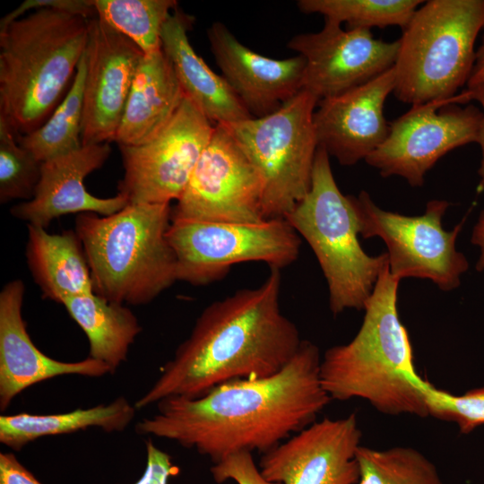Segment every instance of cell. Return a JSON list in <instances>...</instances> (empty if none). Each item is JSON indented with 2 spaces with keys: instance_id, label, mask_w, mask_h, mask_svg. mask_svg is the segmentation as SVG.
<instances>
[{
  "instance_id": "cell-1",
  "label": "cell",
  "mask_w": 484,
  "mask_h": 484,
  "mask_svg": "<svg viewBox=\"0 0 484 484\" xmlns=\"http://www.w3.org/2000/svg\"><path fill=\"white\" fill-rule=\"evenodd\" d=\"M321 359L318 347L303 340L280 372L226 382L195 399H163L135 431L194 448L213 463L238 452L264 454L315 422L329 404Z\"/></svg>"
},
{
  "instance_id": "cell-2",
  "label": "cell",
  "mask_w": 484,
  "mask_h": 484,
  "mask_svg": "<svg viewBox=\"0 0 484 484\" xmlns=\"http://www.w3.org/2000/svg\"><path fill=\"white\" fill-rule=\"evenodd\" d=\"M281 270L272 268L258 287L208 305L135 409L174 396L195 399L226 382L280 372L303 341L281 309Z\"/></svg>"
},
{
  "instance_id": "cell-3",
  "label": "cell",
  "mask_w": 484,
  "mask_h": 484,
  "mask_svg": "<svg viewBox=\"0 0 484 484\" xmlns=\"http://www.w3.org/2000/svg\"><path fill=\"white\" fill-rule=\"evenodd\" d=\"M400 280L385 266L364 307L362 324L351 341L323 355L321 384L331 400L362 399L389 416L428 417L409 333L397 298Z\"/></svg>"
},
{
  "instance_id": "cell-4",
  "label": "cell",
  "mask_w": 484,
  "mask_h": 484,
  "mask_svg": "<svg viewBox=\"0 0 484 484\" xmlns=\"http://www.w3.org/2000/svg\"><path fill=\"white\" fill-rule=\"evenodd\" d=\"M89 32L90 19L52 8L0 30V118L17 137L43 125L60 104Z\"/></svg>"
},
{
  "instance_id": "cell-5",
  "label": "cell",
  "mask_w": 484,
  "mask_h": 484,
  "mask_svg": "<svg viewBox=\"0 0 484 484\" xmlns=\"http://www.w3.org/2000/svg\"><path fill=\"white\" fill-rule=\"evenodd\" d=\"M171 212L170 203H129L108 216H76L73 230L97 296L145 305L177 281L176 255L167 238Z\"/></svg>"
},
{
  "instance_id": "cell-6",
  "label": "cell",
  "mask_w": 484,
  "mask_h": 484,
  "mask_svg": "<svg viewBox=\"0 0 484 484\" xmlns=\"http://www.w3.org/2000/svg\"><path fill=\"white\" fill-rule=\"evenodd\" d=\"M314 252L326 280L329 307L337 315L363 310L381 272L386 253L372 256L362 248L359 224L350 195L334 179L330 156L318 146L311 186L285 218Z\"/></svg>"
},
{
  "instance_id": "cell-7",
  "label": "cell",
  "mask_w": 484,
  "mask_h": 484,
  "mask_svg": "<svg viewBox=\"0 0 484 484\" xmlns=\"http://www.w3.org/2000/svg\"><path fill=\"white\" fill-rule=\"evenodd\" d=\"M484 29V0H429L398 39L395 97L420 105L451 99L467 84Z\"/></svg>"
},
{
  "instance_id": "cell-8",
  "label": "cell",
  "mask_w": 484,
  "mask_h": 484,
  "mask_svg": "<svg viewBox=\"0 0 484 484\" xmlns=\"http://www.w3.org/2000/svg\"><path fill=\"white\" fill-rule=\"evenodd\" d=\"M318 102L302 90L269 115L224 125L260 176L264 220L285 219L310 189Z\"/></svg>"
},
{
  "instance_id": "cell-9",
  "label": "cell",
  "mask_w": 484,
  "mask_h": 484,
  "mask_svg": "<svg viewBox=\"0 0 484 484\" xmlns=\"http://www.w3.org/2000/svg\"><path fill=\"white\" fill-rule=\"evenodd\" d=\"M167 238L177 260V281L194 286L215 282L240 263L262 262L282 269L299 256L301 238L284 218L258 222L171 219Z\"/></svg>"
},
{
  "instance_id": "cell-10",
  "label": "cell",
  "mask_w": 484,
  "mask_h": 484,
  "mask_svg": "<svg viewBox=\"0 0 484 484\" xmlns=\"http://www.w3.org/2000/svg\"><path fill=\"white\" fill-rule=\"evenodd\" d=\"M363 238H380L387 247L390 273L396 279L419 278L450 291L461 284L469 269L466 256L456 249V239L465 221L445 230L442 219L450 203L431 200L426 211L408 216L378 207L366 191L350 195Z\"/></svg>"
},
{
  "instance_id": "cell-11",
  "label": "cell",
  "mask_w": 484,
  "mask_h": 484,
  "mask_svg": "<svg viewBox=\"0 0 484 484\" xmlns=\"http://www.w3.org/2000/svg\"><path fill=\"white\" fill-rule=\"evenodd\" d=\"M467 89L456 96L414 105L389 124L383 143L366 162L385 177L398 176L410 186H423L425 176L446 153L476 143L482 112Z\"/></svg>"
},
{
  "instance_id": "cell-12",
  "label": "cell",
  "mask_w": 484,
  "mask_h": 484,
  "mask_svg": "<svg viewBox=\"0 0 484 484\" xmlns=\"http://www.w3.org/2000/svg\"><path fill=\"white\" fill-rule=\"evenodd\" d=\"M214 125L186 96L169 121L139 145H119L124 175L118 194L129 203L178 200Z\"/></svg>"
},
{
  "instance_id": "cell-13",
  "label": "cell",
  "mask_w": 484,
  "mask_h": 484,
  "mask_svg": "<svg viewBox=\"0 0 484 484\" xmlns=\"http://www.w3.org/2000/svg\"><path fill=\"white\" fill-rule=\"evenodd\" d=\"M262 197L257 170L227 127L218 124L171 219L258 222L264 220Z\"/></svg>"
},
{
  "instance_id": "cell-14",
  "label": "cell",
  "mask_w": 484,
  "mask_h": 484,
  "mask_svg": "<svg viewBox=\"0 0 484 484\" xmlns=\"http://www.w3.org/2000/svg\"><path fill=\"white\" fill-rule=\"evenodd\" d=\"M288 48L305 60L302 90L318 100L340 95L365 84L391 69L399 41L374 38L370 30L347 29L324 21L316 32L299 33Z\"/></svg>"
},
{
  "instance_id": "cell-15",
  "label": "cell",
  "mask_w": 484,
  "mask_h": 484,
  "mask_svg": "<svg viewBox=\"0 0 484 484\" xmlns=\"http://www.w3.org/2000/svg\"><path fill=\"white\" fill-rule=\"evenodd\" d=\"M361 436L354 413L315 420L263 454L260 472L281 484H358Z\"/></svg>"
},
{
  "instance_id": "cell-16",
  "label": "cell",
  "mask_w": 484,
  "mask_h": 484,
  "mask_svg": "<svg viewBox=\"0 0 484 484\" xmlns=\"http://www.w3.org/2000/svg\"><path fill=\"white\" fill-rule=\"evenodd\" d=\"M143 51L97 16L86 48L82 145L115 142Z\"/></svg>"
},
{
  "instance_id": "cell-17",
  "label": "cell",
  "mask_w": 484,
  "mask_h": 484,
  "mask_svg": "<svg viewBox=\"0 0 484 484\" xmlns=\"http://www.w3.org/2000/svg\"><path fill=\"white\" fill-rule=\"evenodd\" d=\"M394 87L393 66L365 84L319 100L314 113L318 145L341 165L366 160L388 135L384 106Z\"/></svg>"
},
{
  "instance_id": "cell-18",
  "label": "cell",
  "mask_w": 484,
  "mask_h": 484,
  "mask_svg": "<svg viewBox=\"0 0 484 484\" xmlns=\"http://www.w3.org/2000/svg\"><path fill=\"white\" fill-rule=\"evenodd\" d=\"M110 153L108 143L82 145L43 161L33 198L13 205L10 213L27 225L47 229L53 220L67 214L108 216L119 212L128 204L122 194L101 198L90 194L84 186L86 177L100 169Z\"/></svg>"
},
{
  "instance_id": "cell-19",
  "label": "cell",
  "mask_w": 484,
  "mask_h": 484,
  "mask_svg": "<svg viewBox=\"0 0 484 484\" xmlns=\"http://www.w3.org/2000/svg\"><path fill=\"white\" fill-rule=\"evenodd\" d=\"M206 34L221 75L252 117L274 112L302 91L303 56L275 59L261 55L220 22H213Z\"/></svg>"
},
{
  "instance_id": "cell-20",
  "label": "cell",
  "mask_w": 484,
  "mask_h": 484,
  "mask_svg": "<svg viewBox=\"0 0 484 484\" xmlns=\"http://www.w3.org/2000/svg\"><path fill=\"white\" fill-rule=\"evenodd\" d=\"M25 284L13 280L0 291V410L35 384L65 375L99 377L111 374L104 363L90 357L75 362L54 359L31 341L22 318Z\"/></svg>"
},
{
  "instance_id": "cell-21",
  "label": "cell",
  "mask_w": 484,
  "mask_h": 484,
  "mask_svg": "<svg viewBox=\"0 0 484 484\" xmlns=\"http://www.w3.org/2000/svg\"><path fill=\"white\" fill-rule=\"evenodd\" d=\"M194 18L178 6L161 32V48L170 60L185 96L214 125L252 117L222 75L195 52L188 38Z\"/></svg>"
},
{
  "instance_id": "cell-22",
  "label": "cell",
  "mask_w": 484,
  "mask_h": 484,
  "mask_svg": "<svg viewBox=\"0 0 484 484\" xmlns=\"http://www.w3.org/2000/svg\"><path fill=\"white\" fill-rule=\"evenodd\" d=\"M185 98L173 65L162 48L143 55L135 72L117 129V145H139L152 138Z\"/></svg>"
},
{
  "instance_id": "cell-23",
  "label": "cell",
  "mask_w": 484,
  "mask_h": 484,
  "mask_svg": "<svg viewBox=\"0 0 484 484\" xmlns=\"http://www.w3.org/2000/svg\"><path fill=\"white\" fill-rule=\"evenodd\" d=\"M27 264L42 298L61 304L73 296L93 293L89 264L74 230L51 234L27 225Z\"/></svg>"
},
{
  "instance_id": "cell-24",
  "label": "cell",
  "mask_w": 484,
  "mask_h": 484,
  "mask_svg": "<svg viewBox=\"0 0 484 484\" xmlns=\"http://www.w3.org/2000/svg\"><path fill=\"white\" fill-rule=\"evenodd\" d=\"M135 411L134 405L120 396L108 404L79 408L65 413L1 415L0 442L13 451H21L39 438L90 428H99L108 433L120 432L132 422Z\"/></svg>"
},
{
  "instance_id": "cell-25",
  "label": "cell",
  "mask_w": 484,
  "mask_h": 484,
  "mask_svg": "<svg viewBox=\"0 0 484 484\" xmlns=\"http://www.w3.org/2000/svg\"><path fill=\"white\" fill-rule=\"evenodd\" d=\"M84 332L90 358L107 365L111 374L126 361L130 346L142 332L132 310L94 292L66 298L61 303Z\"/></svg>"
},
{
  "instance_id": "cell-26",
  "label": "cell",
  "mask_w": 484,
  "mask_h": 484,
  "mask_svg": "<svg viewBox=\"0 0 484 484\" xmlns=\"http://www.w3.org/2000/svg\"><path fill=\"white\" fill-rule=\"evenodd\" d=\"M86 67L85 50L68 91L49 118L34 132L17 137L20 145L40 162L82 146Z\"/></svg>"
},
{
  "instance_id": "cell-27",
  "label": "cell",
  "mask_w": 484,
  "mask_h": 484,
  "mask_svg": "<svg viewBox=\"0 0 484 484\" xmlns=\"http://www.w3.org/2000/svg\"><path fill=\"white\" fill-rule=\"evenodd\" d=\"M96 16L131 39L144 55L161 49V32L176 0H92Z\"/></svg>"
},
{
  "instance_id": "cell-28",
  "label": "cell",
  "mask_w": 484,
  "mask_h": 484,
  "mask_svg": "<svg viewBox=\"0 0 484 484\" xmlns=\"http://www.w3.org/2000/svg\"><path fill=\"white\" fill-rule=\"evenodd\" d=\"M421 0H299L297 6L304 13H319L347 29L385 28L399 26L402 30Z\"/></svg>"
},
{
  "instance_id": "cell-29",
  "label": "cell",
  "mask_w": 484,
  "mask_h": 484,
  "mask_svg": "<svg viewBox=\"0 0 484 484\" xmlns=\"http://www.w3.org/2000/svg\"><path fill=\"white\" fill-rule=\"evenodd\" d=\"M358 484H444L436 466L410 446L375 449L360 445Z\"/></svg>"
},
{
  "instance_id": "cell-30",
  "label": "cell",
  "mask_w": 484,
  "mask_h": 484,
  "mask_svg": "<svg viewBox=\"0 0 484 484\" xmlns=\"http://www.w3.org/2000/svg\"><path fill=\"white\" fill-rule=\"evenodd\" d=\"M41 164L20 145L13 129L0 118V203L31 200L40 179Z\"/></svg>"
},
{
  "instance_id": "cell-31",
  "label": "cell",
  "mask_w": 484,
  "mask_h": 484,
  "mask_svg": "<svg viewBox=\"0 0 484 484\" xmlns=\"http://www.w3.org/2000/svg\"><path fill=\"white\" fill-rule=\"evenodd\" d=\"M422 392L429 416L454 422L462 433L484 424V387L454 395L428 382Z\"/></svg>"
},
{
  "instance_id": "cell-32",
  "label": "cell",
  "mask_w": 484,
  "mask_h": 484,
  "mask_svg": "<svg viewBox=\"0 0 484 484\" xmlns=\"http://www.w3.org/2000/svg\"><path fill=\"white\" fill-rule=\"evenodd\" d=\"M211 472L217 483L231 480L237 484H281L268 481L262 476L250 452H238L225 457L214 463Z\"/></svg>"
},
{
  "instance_id": "cell-33",
  "label": "cell",
  "mask_w": 484,
  "mask_h": 484,
  "mask_svg": "<svg viewBox=\"0 0 484 484\" xmlns=\"http://www.w3.org/2000/svg\"><path fill=\"white\" fill-rule=\"evenodd\" d=\"M41 8H52L87 19L96 17L92 0H25L0 20V30L22 17L27 12Z\"/></svg>"
},
{
  "instance_id": "cell-34",
  "label": "cell",
  "mask_w": 484,
  "mask_h": 484,
  "mask_svg": "<svg viewBox=\"0 0 484 484\" xmlns=\"http://www.w3.org/2000/svg\"><path fill=\"white\" fill-rule=\"evenodd\" d=\"M146 466L142 477L133 484H168L169 479L178 473L171 456L158 448L151 439L145 442Z\"/></svg>"
},
{
  "instance_id": "cell-35",
  "label": "cell",
  "mask_w": 484,
  "mask_h": 484,
  "mask_svg": "<svg viewBox=\"0 0 484 484\" xmlns=\"http://www.w3.org/2000/svg\"><path fill=\"white\" fill-rule=\"evenodd\" d=\"M0 484H42L13 453H0Z\"/></svg>"
},
{
  "instance_id": "cell-36",
  "label": "cell",
  "mask_w": 484,
  "mask_h": 484,
  "mask_svg": "<svg viewBox=\"0 0 484 484\" xmlns=\"http://www.w3.org/2000/svg\"><path fill=\"white\" fill-rule=\"evenodd\" d=\"M471 91V100L478 101L481 106L482 118L478 133L477 142L480 147L481 160L478 170L480 181L477 186V193L484 192V83L479 84L473 88L467 89Z\"/></svg>"
},
{
  "instance_id": "cell-37",
  "label": "cell",
  "mask_w": 484,
  "mask_h": 484,
  "mask_svg": "<svg viewBox=\"0 0 484 484\" xmlns=\"http://www.w3.org/2000/svg\"><path fill=\"white\" fill-rule=\"evenodd\" d=\"M471 242L479 247L480 255L476 263V270L478 272L484 271V210H482L479 215L478 220L475 223L472 232Z\"/></svg>"
},
{
  "instance_id": "cell-38",
  "label": "cell",
  "mask_w": 484,
  "mask_h": 484,
  "mask_svg": "<svg viewBox=\"0 0 484 484\" xmlns=\"http://www.w3.org/2000/svg\"><path fill=\"white\" fill-rule=\"evenodd\" d=\"M484 83V36L480 48L476 50L474 65L467 82V89Z\"/></svg>"
}]
</instances>
